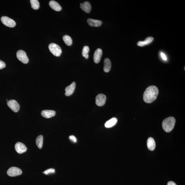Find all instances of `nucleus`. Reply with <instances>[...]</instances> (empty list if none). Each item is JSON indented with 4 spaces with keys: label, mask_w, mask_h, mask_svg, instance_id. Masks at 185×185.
Instances as JSON below:
<instances>
[{
    "label": "nucleus",
    "mask_w": 185,
    "mask_h": 185,
    "mask_svg": "<svg viewBox=\"0 0 185 185\" xmlns=\"http://www.w3.org/2000/svg\"><path fill=\"white\" fill-rule=\"evenodd\" d=\"M158 93V89L156 86H149L144 93V101L147 103L153 102L156 99Z\"/></svg>",
    "instance_id": "nucleus-1"
},
{
    "label": "nucleus",
    "mask_w": 185,
    "mask_h": 185,
    "mask_svg": "<svg viewBox=\"0 0 185 185\" xmlns=\"http://www.w3.org/2000/svg\"><path fill=\"white\" fill-rule=\"evenodd\" d=\"M175 123V119L173 117H170L166 118L162 122L163 129L166 132H170L174 129Z\"/></svg>",
    "instance_id": "nucleus-2"
},
{
    "label": "nucleus",
    "mask_w": 185,
    "mask_h": 185,
    "mask_svg": "<svg viewBox=\"0 0 185 185\" xmlns=\"http://www.w3.org/2000/svg\"><path fill=\"white\" fill-rule=\"evenodd\" d=\"M48 48L50 52L56 56H60L62 53L61 47L56 44L50 43L48 46Z\"/></svg>",
    "instance_id": "nucleus-3"
},
{
    "label": "nucleus",
    "mask_w": 185,
    "mask_h": 185,
    "mask_svg": "<svg viewBox=\"0 0 185 185\" xmlns=\"http://www.w3.org/2000/svg\"><path fill=\"white\" fill-rule=\"evenodd\" d=\"M17 57L19 60L24 64H27L29 62L28 58L24 51L18 50L17 52Z\"/></svg>",
    "instance_id": "nucleus-4"
},
{
    "label": "nucleus",
    "mask_w": 185,
    "mask_h": 185,
    "mask_svg": "<svg viewBox=\"0 0 185 185\" xmlns=\"http://www.w3.org/2000/svg\"><path fill=\"white\" fill-rule=\"evenodd\" d=\"M1 21L6 26L13 28L16 25V22L6 16H3L1 18Z\"/></svg>",
    "instance_id": "nucleus-5"
},
{
    "label": "nucleus",
    "mask_w": 185,
    "mask_h": 185,
    "mask_svg": "<svg viewBox=\"0 0 185 185\" xmlns=\"http://www.w3.org/2000/svg\"><path fill=\"white\" fill-rule=\"evenodd\" d=\"M22 174L21 170L17 167H13L10 168L7 171L8 175L13 177L19 176Z\"/></svg>",
    "instance_id": "nucleus-6"
},
{
    "label": "nucleus",
    "mask_w": 185,
    "mask_h": 185,
    "mask_svg": "<svg viewBox=\"0 0 185 185\" xmlns=\"http://www.w3.org/2000/svg\"><path fill=\"white\" fill-rule=\"evenodd\" d=\"M8 107L14 112H17L20 109V105L16 100H11L7 103Z\"/></svg>",
    "instance_id": "nucleus-7"
},
{
    "label": "nucleus",
    "mask_w": 185,
    "mask_h": 185,
    "mask_svg": "<svg viewBox=\"0 0 185 185\" xmlns=\"http://www.w3.org/2000/svg\"><path fill=\"white\" fill-rule=\"evenodd\" d=\"M106 97L105 95L103 94H99L97 95L96 98V103L98 106H103L106 103Z\"/></svg>",
    "instance_id": "nucleus-8"
},
{
    "label": "nucleus",
    "mask_w": 185,
    "mask_h": 185,
    "mask_svg": "<svg viewBox=\"0 0 185 185\" xmlns=\"http://www.w3.org/2000/svg\"><path fill=\"white\" fill-rule=\"evenodd\" d=\"M15 149L17 152L19 154L23 153L27 150V148L25 144L20 142L17 143L15 144Z\"/></svg>",
    "instance_id": "nucleus-9"
},
{
    "label": "nucleus",
    "mask_w": 185,
    "mask_h": 185,
    "mask_svg": "<svg viewBox=\"0 0 185 185\" xmlns=\"http://www.w3.org/2000/svg\"><path fill=\"white\" fill-rule=\"evenodd\" d=\"M102 50L100 48H98L95 52L93 59L95 63L98 64L101 61L102 55Z\"/></svg>",
    "instance_id": "nucleus-10"
},
{
    "label": "nucleus",
    "mask_w": 185,
    "mask_h": 185,
    "mask_svg": "<svg viewBox=\"0 0 185 185\" xmlns=\"http://www.w3.org/2000/svg\"><path fill=\"white\" fill-rule=\"evenodd\" d=\"M76 84L75 82H73L70 85L66 87L65 90V95L66 96H69L74 92L75 89Z\"/></svg>",
    "instance_id": "nucleus-11"
},
{
    "label": "nucleus",
    "mask_w": 185,
    "mask_h": 185,
    "mask_svg": "<svg viewBox=\"0 0 185 185\" xmlns=\"http://www.w3.org/2000/svg\"><path fill=\"white\" fill-rule=\"evenodd\" d=\"M55 115L56 112L52 110H44L41 112L42 116L46 118H52L55 116Z\"/></svg>",
    "instance_id": "nucleus-12"
},
{
    "label": "nucleus",
    "mask_w": 185,
    "mask_h": 185,
    "mask_svg": "<svg viewBox=\"0 0 185 185\" xmlns=\"http://www.w3.org/2000/svg\"><path fill=\"white\" fill-rule=\"evenodd\" d=\"M87 23L90 26L92 27H99L101 26L102 24V22L101 20L88 19Z\"/></svg>",
    "instance_id": "nucleus-13"
},
{
    "label": "nucleus",
    "mask_w": 185,
    "mask_h": 185,
    "mask_svg": "<svg viewBox=\"0 0 185 185\" xmlns=\"http://www.w3.org/2000/svg\"><path fill=\"white\" fill-rule=\"evenodd\" d=\"M80 8L85 12L89 13L90 12L92 9V6L90 3L89 1H86L80 6Z\"/></svg>",
    "instance_id": "nucleus-14"
},
{
    "label": "nucleus",
    "mask_w": 185,
    "mask_h": 185,
    "mask_svg": "<svg viewBox=\"0 0 185 185\" xmlns=\"http://www.w3.org/2000/svg\"><path fill=\"white\" fill-rule=\"evenodd\" d=\"M49 5L52 9L56 11H60L62 9V8L60 5L55 1H50L49 3Z\"/></svg>",
    "instance_id": "nucleus-15"
},
{
    "label": "nucleus",
    "mask_w": 185,
    "mask_h": 185,
    "mask_svg": "<svg viewBox=\"0 0 185 185\" xmlns=\"http://www.w3.org/2000/svg\"><path fill=\"white\" fill-rule=\"evenodd\" d=\"M148 148L151 151H153L155 148L156 143L154 139L152 137H150L147 141Z\"/></svg>",
    "instance_id": "nucleus-16"
},
{
    "label": "nucleus",
    "mask_w": 185,
    "mask_h": 185,
    "mask_svg": "<svg viewBox=\"0 0 185 185\" xmlns=\"http://www.w3.org/2000/svg\"><path fill=\"white\" fill-rule=\"evenodd\" d=\"M111 61L108 58H105L104 61L103 70L106 72H108L111 69Z\"/></svg>",
    "instance_id": "nucleus-17"
},
{
    "label": "nucleus",
    "mask_w": 185,
    "mask_h": 185,
    "mask_svg": "<svg viewBox=\"0 0 185 185\" xmlns=\"http://www.w3.org/2000/svg\"><path fill=\"white\" fill-rule=\"evenodd\" d=\"M118 121L117 119L113 118L107 121L105 124V126L106 128H110L114 126Z\"/></svg>",
    "instance_id": "nucleus-18"
},
{
    "label": "nucleus",
    "mask_w": 185,
    "mask_h": 185,
    "mask_svg": "<svg viewBox=\"0 0 185 185\" xmlns=\"http://www.w3.org/2000/svg\"><path fill=\"white\" fill-rule=\"evenodd\" d=\"M153 40L154 38L152 37H148L144 41H139L137 43V45L139 46H143L151 43Z\"/></svg>",
    "instance_id": "nucleus-19"
},
{
    "label": "nucleus",
    "mask_w": 185,
    "mask_h": 185,
    "mask_svg": "<svg viewBox=\"0 0 185 185\" xmlns=\"http://www.w3.org/2000/svg\"><path fill=\"white\" fill-rule=\"evenodd\" d=\"M43 137L42 135H39L37 137L36 143V145L39 149H41L42 147L43 144Z\"/></svg>",
    "instance_id": "nucleus-20"
},
{
    "label": "nucleus",
    "mask_w": 185,
    "mask_h": 185,
    "mask_svg": "<svg viewBox=\"0 0 185 185\" xmlns=\"http://www.w3.org/2000/svg\"><path fill=\"white\" fill-rule=\"evenodd\" d=\"M63 40L64 43L67 45L70 46L72 44V38L69 36L68 35L64 36L63 37Z\"/></svg>",
    "instance_id": "nucleus-21"
},
{
    "label": "nucleus",
    "mask_w": 185,
    "mask_h": 185,
    "mask_svg": "<svg viewBox=\"0 0 185 185\" xmlns=\"http://www.w3.org/2000/svg\"><path fill=\"white\" fill-rule=\"evenodd\" d=\"M30 3L32 8L37 10L40 7V3L38 0H31Z\"/></svg>",
    "instance_id": "nucleus-22"
},
{
    "label": "nucleus",
    "mask_w": 185,
    "mask_h": 185,
    "mask_svg": "<svg viewBox=\"0 0 185 185\" xmlns=\"http://www.w3.org/2000/svg\"><path fill=\"white\" fill-rule=\"evenodd\" d=\"M90 51V48L89 46H86L84 47L83 49L82 54L83 56L85 57V56L89 53Z\"/></svg>",
    "instance_id": "nucleus-23"
},
{
    "label": "nucleus",
    "mask_w": 185,
    "mask_h": 185,
    "mask_svg": "<svg viewBox=\"0 0 185 185\" xmlns=\"http://www.w3.org/2000/svg\"><path fill=\"white\" fill-rule=\"evenodd\" d=\"M55 172V170L53 168H50L47 169V170L43 172L44 174H48L52 173H54Z\"/></svg>",
    "instance_id": "nucleus-24"
},
{
    "label": "nucleus",
    "mask_w": 185,
    "mask_h": 185,
    "mask_svg": "<svg viewBox=\"0 0 185 185\" xmlns=\"http://www.w3.org/2000/svg\"><path fill=\"white\" fill-rule=\"evenodd\" d=\"M69 138L73 142L76 143L77 142V139L74 135L70 136Z\"/></svg>",
    "instance_id": "nucleus-25"
},
{
    "label": "nucleus",
    "mask_w": 185,
    "mask_h": 185,
    "mask_svg": "<svg viewBox=\"0 0 185 185\" xmlns=\"http://www.w3.org/2000/svg\"><path fill=\"white\" fill-rule=\"evenodd\" d=\"M6 66V64L3 61L0 60V69L4 68Z\"/></svg>",
    "instance_id": "nucleus-26"
},
{
    "label": "nucleus",
    "mask_w": 185,
    "mask_h": 185,
    "mask_svg": "<svg viewBox=\"0 0 185 185\" xmlns=\"http://www.w3.org/2000/svg\"><path fill=\"white\" fill-rule=\"evenodd\" d=\"M160 54L161 57H162V59H163L164 60H167V57H166V56L165 54L163 53V52H161Z\"/></svg>",
    "instance_id": "nucleus-27"
},
{
    "label": "nucleus",
    "mask_w": 185,
    "mask_h": 185,
    "mask_svg": "<svg viewBox=\"0 0 185 185\" xmlns=\"http://www.w3.org/2000/svg\"><path fill=\"white\" fill-rule=\"evenodd\" d=\"M167 185H177L176 183L172 181H169L167 183Z\"/></svg>",
    "instance_id": "nucleus-28"
}]
</instances>
